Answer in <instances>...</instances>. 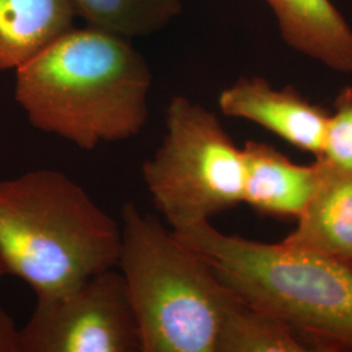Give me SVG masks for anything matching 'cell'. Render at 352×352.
Returning a JSON list of instances; mask_svg holds the SVG:
<instances>
[{"instance_id":"obj_15","label":"cell","mask_w":352,"mask_h":352,"mask_svg":"<svg viewBox=\"0 0 352 352\" xmlns=\"http://www.w3.org/2000/svg\"><path fill=\"white\" fill-rule=\"evenodd\" d=\"M0 352H21L20 329L0 304Z\"/></svg>"},{"instance_id":"obj_1","label":"cell","mask_w":352,"mask_h":352,"mask_svg":"<svg viewBox=\"0 0 352 352\" xmlns=\"http://www.w3.org/2000/svg\"><path fill=\"white\" fill-rule=\"evenodd\" d=\"M14 74L32 126L84 151L132 139L148 122L153 76L126 38L74 28Z\"/></svg>"},{"instance_id":"obj_8","label":"cell","mask_w":352,"mask_h":352,"mask_svg":"<svg viewBox=\"0 0 352 352\" xmlns=\"http://www.w3.org/2000/svg\"><path fill=\"white\" fill-rule=\"evenodd\" d=\"M241 151L243 202L263 215L298 219L318 186L320 164H294L276 146L254 140L247 141Z\"/></svg>"},{"instance_id":"obj_5","label":"cell","mask_w":352,"mask_h":352,"mask_svg":"<svg viewBox=\"0 0 352 352\" xmlns=\"http://www.w3.org/2000/svg\"><path fill=\"white\" fill-rule=\"evenodd\" d=\"M161 146L142 164L153 202L171 230L209 221L243 204V151L215 113L176 96Z\"/></svg>"},{"instance_id":"obj_3","label":"cell","mask_w":352,"mask_h":352,"mask_svg":"<svg viewBox=\"0 0 352 352\" xmlns=\"http://www.w3.org/2000/svg\"><path fill=\"white\" fill-rule=\"evenodd\" d=\"M122 227L58 170L0 180V258L7 274L52 296L113 269Z\"/></svg>"},{"instance_id":"obj_9","label":"cell","mask_w":352,"mask_h":352,"mask_svg":"<svg viewBox=\"0 0 352 352\" xmlns=\"http://www.w3.org/2000/svg\"><path fill=\"white\" fill-rule=\"evenodd\" d=\"M292 50L338 74H352V28L331 0H266Z\"/></svg>"},{"instance_id":"obj_4","label":"cell","mask_w":352,"mask_h":352,"mask_svg":"<svg viewBox=\"0 0 352 352\" xmlns=\"http://www.w3.org/2000/svg\"><path fill=\"white\" fill-rule=\"evenodd\" d=\"M119 264L142 352H215L236 296L199 253L133 202L122 209Z\"/></svg>"},{"instance_id":"obj_6","label":"cell","mask_w":352,"mask_h":352,"mask_svg":"<svg viewBox=\"0 0 352 352\" xmlns=\"http://www.w3.org/2000/svg\"><path fill=\"white\" fill-rule=\"evenodd\" d=\"M21 352H142L138 320L115 267L37 304L20 329Z\"/></svg>"},{"instance_id":"obj_7","label":"cell","mask_w":352,"mask_h":352,"mask_svg":"<svg viewBox=\"0 0 352 352\" xmlns=\"http://www.w3.org/2000/svg\"><path fill=\"white\" fill-rule=\"evenodd\" d=\"M218 106L226 116L250 120L315 158L324 153L330 113L291 85L276 89L260 76L240 77L221 91Z\"/></svg>"},{"instance_id":"obj_12","label":"cell","mask_w":352,"mask_h":352,"mask_svg":"<svg viewBox=\"0 0 352 352\" xmlns=\"http://www.w3.org/2000/svg\"><path fill=\"white\" fill-rule=\"evenodd\" d=\"M87 26L123 38L145 37L164 29L182 12V0H71Z\"/></svg>"},{"instance_id":"obj_16","label":"cell","mask_w":352,"mask_h":352,"mask_svg":"<svg viewBox=\"0 0 352 352\" xmlns=\"http://www.w3.org/2000/svg\"><path fill=\"white\" fill-rule=\"evenodd\" d=\"M7 274V270H6V266L3 264V261H1V258H0V279L4 277Z\"/></svg>"},{"instance_id":"obj_13","label":"cell","mask_w":352,"mask_h":352,"mask_svg":"<svg viewBox=\"0 0 352 352\" xmlns=\"http://www.w3.org/2000/svg\"><path fill=\"white\" fill-rule=\"evenodd\" d=\"M314 351L287 325L238 298L227 311L215 352Z\"/></svg>"},{"instance_id":"obj_10","label":"cell","mask_w":352,"mask_h":352,"mask_svg":"<svg viewBox=\"0 0 352 352\" xmlns=\"http://www.w3.org/2000/svg\"><path fill=\"white\" fill-rule=\"evenodd\" d=\"M316 161L321 167L318 186L298 226L282 241L352 263V173Z\"/></svg>"},{"instance_id":"obj_2","label":"cell","mask_w":352,"mask_h":352,"mask_svg":"<svg viewBox=\"0 0 352 352\" xmlns=\"http://www.w3.org/2000/svg\"><path fill=\"white\" fill-rule=\"evenodd\" d=\"M171 231L239 300L282 321L314 351L352 350V263L226 235L209 221Z\"/></svg>"},{"instance_id":"obj_14","label":"cell","mask_w":352,"mask_h":352,"mask_svg":"<svg viewBox=\"0 0 352 352\" xmlns=\"http://www.w3.org/2000/svg\"><path fill=\"white\" fill-rule=\"evenodd\" d=\"M318 158L337 170L352 173V88L343 89L334 101L325 148Z\"/></svg>"},{"instance_id":"obj_11","label":"cell","mask_w":352,"mask_h":352,"mask_svg":"<svg viewBox=\"0 0 352 352\" xmlns=\"http://www.w3.org/2000/svg\"><path fill=\"white\" fill-rule=\"evenodd\" d=\"M71 0H0V71H16L74 29Z\"/></svg>"}]
</instances>
